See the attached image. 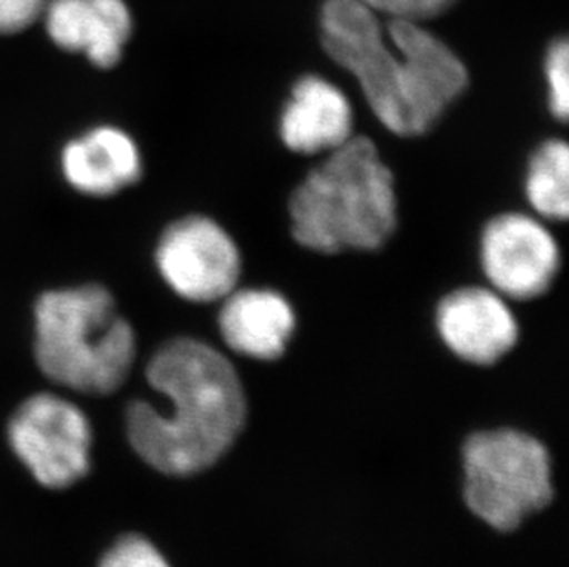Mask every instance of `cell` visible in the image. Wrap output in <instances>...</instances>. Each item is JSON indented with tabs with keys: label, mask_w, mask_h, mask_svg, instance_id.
<instances>
[{
	"label": "cell",
	"mask_w": 569,
	"mask_h": 567,
	"mask_svg": "<svg viewBox=\"0 0 569 567\" xmlns=\"http://www.w3.org/2000/svg\"><path fill=\"white\" fill-rule=\"evenodd\" d=\"M527 198L549 220L565 221L569 212V150L562 140L538 148L527 173Z\"/></svg>",
	"instance_id": "9a60e30c"
},
{
	"label": "cell",
	"mask_w": 569,
	"mask_h": 567,
	"mask_svg": "<svg viewBox=\"0 0 569 567\" xmlns=\"http://www.w3.org/2000/svg\"><path fill=\"white\" fill-rule=\"evenodd\" d=\"M61 170L78 192L103 198L139 181L142 159L128 133L102 126L64 146Z\"/></svg>",
	"instance_id": "7c38bea8"
},
{
	"label": "cell",
	"mask_w": 569,
	"mask_h": 567,
	"mask_svg": "<svg viewBox=\"0 0 569 567\" xmlns=\"http://www.w3.org/2000/svg\"><path fill=\"white\" fill-rule=\"evenodd\" d=\"M293 236L317 252L372 251L397 227L389 168L366 137H350L308 173L290 201Z\"/></svg>",
	"instance_id": "7a4b0ae2"
},
{
	"label": "cell",
	"mask_w": 569,
	"mask_h": 567,
	"mask_svg": "<svg viewBox=\"0 0 569 567\" xmlns=\"http://www.w3.org/2000/svg\"><path fill=\"white\" fill-rule=\"evenodd\" d=\"M546 76H548L551 111L560 122H565L569 113V47L566 39H560L549 49L546 58Z\"/></svg>",
	"instance_id": "2e32d148"
},
{
	"label": "cell",
	"mask_w": 569,
	"mask_h": 567,
	"mask_svg": "<svg viewBox=\"0 0 569 567\" xmlns=\"http://www.w3.org/2000/svg\"><path fill=\"white\" fill-rule=\"evenodd\" d=\"M137 342L113 295L97 284L56 289L36 305V359L50 380L86 395H111L133 367Z\"/></svg>",
	"instance_id": "3957f363"
},
{
	"label": "cell",
	"mask_w": 569,
	"mask_h": 567,
	"mask_svg": "<svg viewBox=\"0 0 569 567\" xmlns=\"http://www.w3.org/2000/svg\"><path fill=\"white\" fill-rule=\"evenodd\" d=\"M378 16H387L391 21L425 22L442 16L457 0H361Z\"/></svg>",
	"instance_id": "ac0fdd59"
},
{
	"label": "cell",
	"mask_w": 569,
	"mask_h": 567,
	"mask_svg": "<svg viewBox=\"0 0 569 567\" xmlns=\"http://www.w3.org/2000/svg\"><path fill=\"white\" fill-rule=\"evenodd\" d=\"M156 258L164 282L192 302L226 299L237 288L242 269L231 236L203 216H190L168 227Z\"/></svg>",
	"instance_id": "52a82bcc"
},
{
	"label": "cell",
	"mask_w": 569,
	"mask_h": 567,
	"mask_svg": "<svg viewBox=\"0 0 569 567\" xmlns=\"http://www.w3.org/2000/svg\"><path fill=\"white\" fill-rule=\"evenodd\" d=\"M100 567H170L167 558L162 557L151 541L142 536L128 535L114 544Z\"/></svg>",
	"instance_id": "e0dca14e"
},
{
	"label": "cell",
	"mask_w": 569,
	"mask_h": 567,
	"mask_svg": "<svg viewBox=\"0 0 569 567\" xmlns=\"http://www.w3.org/2000/svg\"><path fill=\"white\" fill-rule=\"evenodd\" d=\"M465 474L468 507L498 530H515L553 498L548 450L515 429L470 437L465 445Z\"/></svg>",
	"instance_id": "5b68a950"
},
{
	"label": "cell",
	"mask_w": 569,
	"mask_h": 567,
	"mask_svg": "<svg viewBox=\"0 0 569 567\" xmlns=\"http://www.w3.org/2000/svg\"><path fill=\"white\" fill-rule=\"evenodd\" d=\"M387 38L406 59L415 86L437 118L461 97L468 72L456 52L422 27V22L389 21Z\"/></svg>",
	"instance_id": "5bb4252c"
},
{
	"label": "cell",
	"mask_w": 569,
	"mask_h": 567,
	"mask_svg": "<svg viewBox=\"0 0 569 567\" xmlns=\"http://www.w3.org/2000/svg\"><path fill=\"white\" fill-rule=\"evenodd\" d=\"M437 327L451 352L476 365L496 364L518 339V325L506 300L483 288L448 295L437 311Z\"/></svg>",
	"instance_id": "9c48e42d"
},
{
	"label": "cell",
	"mask_w": 569,
	"mask_h": 567,
	"mask_svg": "<svg viewBox=\"0 0 569 567\" xmlns=\"http://www.w3.org/2000/svg\"><path fill=\"white\" fill-rule=\"evenodd\" d=\"M47 0H0V33H17L43 16Z\"/></svg>",
	"instance_id": "d6986e66"
},
{
	"label": "cell",
	"mask_w": 569,
	"mask_h": 567,
	"mask_svg": "<svg viewBox=\"0 0 569 567\" xmlns=\"http://www.w3.org/2000/svg\"><path fill=\"white\" fill-rule=\"evenodd\" d=\"M10 442L43 487L67 488L91 466L92 431L72 401L41 392L22 401L10 422Z\"/></svg>",
	"instance_id": "8992f818"
},
{
	"label": "cell",
	"mask_w": 569,
	"mask_h": 567,
	"mask_svg": "<svg viewBox=\"0 0 569 567\" xmlns=\"http://www.w3.org/2000/svg\"><path fill=\"white\" fill-rule=\"evenodd\" d=\"M481 260L490 282L512 299H535L553 282L560 252L553 236L538 221L506 215L483 232Z\"/></svg>",
	"instance_id": "ba28073f"
},
{
	"label": "cell",
	"mask_w": 569,
	"mask_h": 567,
	"mask_svg": "<svg viewBox=\"0 0 569 567\" xmlns=\"http://www.w3.org/2000/svg\"><path fill=\"white\" fill-rule=\"evenodd\" d=\"M146 376L170 409L144 400L129 406L133 450L168 476H192L214 465L237 440L248 412L234 367L207 342L183 338L159 348Z\"/></svg>",
	"instance_id": "6da1fadb"
},
{
	"label": "cell",
	"mask_w": 569,
	"mask_h": 567,
	"mask_svg": "<svg viewBox=\"0 0 569 567\" xmlns=\"http://www.w3.org/2000/svg\"><path fill=\"white\" fill-rule=\"evenodd\" d=\"M327 54L360 83L372 113L400 137H417L437 123L420 98L406 59L392 47L380 17L361 0H327L321 10Z\"/></svg>",
	"instance_id": "277c9868"
},
{
	"label": "cell",
	"mask_w": 569,
	"mask_h": 567,
	"mask_svg": "<svg viewBox=\"0 0 569 567\" xmlns=\"http://www.w3.org/2000/svg\"><path fill=\"white\" fill-rule=\"evenodd\" d=\"M43 17L60 49L86 54L100 69L119 63L133 28L124 0H47Z\"/></svg>",
	"instance_id": "30bf717a"
},
{
	"label": "cell",
	"mask_w": 569,
	"mask_h": 567,
	"mask_svg": "<svg viewBox=\"0 0 569 567\" xmlns=\"http://www.w3.org/2000/svg\"><path fill=\"white\" fill-rule=\"evenodd\" d=\"M280 137L291 151H332L352 137V108L330 81L307 76L297 81L280 118Z\"/></svg>",
	"instance_id": "8fae6325"
},
{
	"label": "cell",
	"mask_w": 569,
	"mask_h": 567,
	"mask_svg": "<svg viewBox=\"0 0 569 567\" xmlns=\"http://www.w3.org/2000/svg\"><path fill=\"white\" fill-rule=\"evenodd\" d=\"M293 328L290 302L268 289L231 291L221 306L220 332L227 347L248 358H280Z\"/></svg>",
	"instance_id": "4fadbf2b"
}]
</instances>
